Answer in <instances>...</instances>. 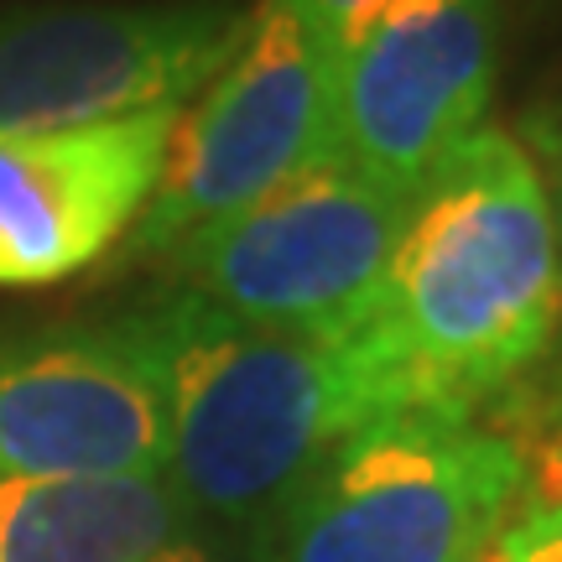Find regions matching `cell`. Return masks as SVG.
I'll return each instance as SVG.
<instances>
[{
  "label": "cell",
  "mask_w": 562,
  "mask_h": 562,
  "mask_svg": "<svg viewBox=\"0 0 562 562\" xmlns=\"http://www.w3.org/2000/svg\"><path fill=\"white\" fill-rule=\"evenodd\" d=\"M484 562H562V495H526L495 531Z\"/></svg>",
  "instance_id": "cell-11"
},
{
  "label": "cell",
  "mask_w": 562,
  "mask_h": 562,
  "mask_svg": "<svg viewBox=\"0 0 562 562\" xmlns=\"http://www.w3.org/2000/svg\"><path fill=\"white\" fill-rule=\"evenodd\" d=\"M178 110L0 140V286L79 277L151 203Z\"/></svg>",
  "instance_id": "cell-9"
},
{
  "label": "cell",
  "mask_w": 562,
  "mask_h": 562,
  "mask_svg": "<svg viewBox=\"0 0 562 562\" xmlns=\"http://www.w3.org/2000/svg\"><path fill=\"white\" fill-rule=\"evenodd\" d=\"M521 442L396 412L339 442L266 531L261 562H484L531 490Z\"/></svg>",
  "instance_id": "cell-3"
},
{
  "label": "cell",
  "mask_w": 562,
  "mask_h": 562,
  "mask_svg": "<svg viewBox=\"0 0 562 562\" xmlns=\"http://www.w3.org/2000/svg\"><path fill=\"white\" fill-rule=\"evenodd\" d=\"M501 0H385L339 58L334 157L417 193L484 125Z\"/></svg>",
  "instance_id": "cell-8"
},
{
  "label": "cell",
  "mask_w": 562,
  "mask_h": 562,
  "mask_svg": "<svg viewBox=\"0 0 562 562\" xmlns=\"http://www.w3.org/2000/svg\"><path fill=\"white\" fill-rule=\"evenodd\" d=\"M385 0H302V11H307V16L318 21L323 32H328V37L339 42H355L364 32V21L375 16V11H381Z\"/></svg>",
  "instance_id": "cell-13"
},
{
  "label": "cell",
  "mask_w": 562,
  "mask_h": 562,
  "mask_svg": "<svg viewBox=\"0 0 562 562\" xmlns=\"http://www.w3.org/2000/svg\"><path fill=\"white\" fill-rule=\"evenodd\" d=\"M188 537L167 469L0 480V562H151Z\"/></svg>",
  "instance_id": "cell-10"
},
{
  "label": "cell",
  "mask_w": 562,
  "mask_h": 562,
  "mask_svg": "<svg viewBox=\"0 0 562 562\" xmlns=\"http://www.w3.org/2000/svg\"><path fill=\"white\" fill-rule=\"evenodd\" d=\"M537 495H562V438L547 448V459H542V484H537Z\"/></svg>",
  "instance_id": "cell-15"
},
{
  "label": "cell",
  "mask_w": 562,
  "mask_h": 562,
  "mask_svg": "<svg viewBox=\"0 0 562 562\" xmlns=\"http://www.w3.org/2000/svg\"><path fill=\"white\" fill-rule=\"evenodd\" d=\"M521 146H526V157L537 161V172H542L547 203H552L558 240H562V100H552L547 110H537V115H531Z\"/></svg>",
  "instance_id": "cell-12"
},
{
  "label": "cell",
  "mask_w": 562,
  "mask_h": 562,
  "mask_svg": "<svg viewBox=\"0 0 562 562\" xmlns=\"http://www.w3.org/2000/svg\"><path fill=\"white\" fill-rule=\"evenodd\" d=\"M151 562H261V547H245V542H224V537H188V542L167 547Z\"/></svg>",
  "instance_id": "cell-14"
},
{
  "label": "cell",
  "mask_w": 562,
  "mask_h": 562,
  "mask_svg": "<svg viewBox=\"0 0 562 562\" xmlns=\"http://www.w3.org/2000/svg\"><path fill=\"white\" fill-rule=\"evenodd\" d=\"M167 469V375L146 307L0 328V480Z\"/></svg>",
  "instance_id": "cell-7"
},
{
  "label": "cell",
  "mask_w": 562,
  "mask_h": 562,
  "mask_svg": "<svg viewBox=\"0 0 562 562\" xmlns=\"http://www.w3.org/2000/svg\"><path fill=\"white\" fill-rule=\"evenodd\" d=\"M339 58L344 47L302 0H261L199 110L178 115L161 182L136 220V256L157 261L334 157Z\"/></svg>",
  "instance_id": "cell-4"
},
{
  "label": "cell",
  "mask_w": 562,
  "mask_h": 562,
  "mask_svg": "<svg viewBox=\"0 0 562 562\" xmlns=\"http://www.w3.org/2000/svg\"><path fill=\"white\" fill-rule=\"evenodd\" d=\"M412 193L328 157L161 250L172 292L286 334H355L381 297Z\"/></svg>",
  "instance_id": "cell-5"
},
{
  "label": "cell",
  "mask_w": 562,
  "mask_h": 562,
  "mask_svg": "<svg viewBox=\"0 0 562 562\" xmlns=\"http://www.w3.org/2000/svg\"><path fill=\"white\" fill-rule=\"evenodd\" d=\"M245 32L229 0L37 5L0 16V140L178 110Z\"/></svg>",
  "instance_id": "cell-6"
},
{
  "label": "cell",
  "mask_w": 562,
  "mask_h": 562,
  "mask_svg": "<svg viewBox=\"0 0 562 562\" xmlns=\"http://www.w3.org/2000/svg\"><path fill=\"white\" fill-rule=\"evenodd\" d=\"M146 323L167 375V480L203 537L261 547L339 442L396 417L360 328H256L172 286Z\"/></svg>",
  "instance_id": "cell-2"
},
{
  "label": "cell",
  "mask_w": 562,
  "mask_h": 562,
  "mask_svg": "<svg viewBox=\"0 0 562 562\" xmlns=\"http://www.w3.org/2000/svg\"><path fill=\"white\" fill-rule=\"evenodd\" d=\"M562 328V240L521 136L480 125L417 182L360 323L396 412L474 417Z\"/></svg>",
  "instance_id": "cell-1"
}]
</instances>
